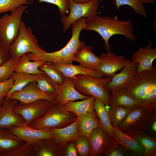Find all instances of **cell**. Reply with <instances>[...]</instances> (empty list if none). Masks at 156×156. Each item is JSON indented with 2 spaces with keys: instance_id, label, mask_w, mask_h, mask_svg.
Returning a JSON list of instances; mask_svg holds the SVG:
<instances>
[{
  "instance_id": "1",
  "label": "cell",
  "mask_w": 156,
  "mask_h": 156,
  "mask_svg": "<svg viewBox=\"0 0 156 156\" xmlns=\"http://www.w3.org/2000/svg\"><path fill=\"white\" fill-rule=\"evenodd\" d=\"M133 27L130 19L123 21L119 19L116 16L111 17L97 15L86 18L84 29L97 32L104 42L105 48L107 52H109L111 51V46L109 40L114 35H121L131 40H136Z\"/></svg>"
},
{
  "instance_id": "2",
  "label": "cell",
  "mask_w": 156,
  "mask_h": 156,
  "mask_svg": "<svg viewBox=\"0 0 156 156\" xmlns=\"http://www.w3.org/2000/svg\"><path fill=\"white\" fill-rule=\"evenodd\" d=\"M124 89L138 106L156 109V67L137 74Z\"/></svg>"
},
{
  "instance_id": "3",
  "label": "cell",
  "mask_w": 156,
  "mask_h": 156,
  "mask_svg": "<svg viewBox=\"0 0 156 156\" xmlns=\"http://www.w3.org/2000/svg\"><path fill=\"white\" fill-rule=\"evenodd\" d=\"M86 18H81L72 24L71 37L66 46L61 49L52 52H44L39 54H27L29 59L32 61L50 62L63 64H73L74 56L76 52L85 45L84 41H80L79 36L86 25Z\"/></svg>"
},
{
  "instance_id": "4",
  "label": "cell",
  "mask_w": 156,
  "mask_h": 156,
  "mask_svg": "<svg viewBox=\"0 0 156 156\" xmlns=\"http://www.w3.org/2000/svg\"><path fill=\"white\" fill-rule=\"evenodd\" d=\"M75 90L81 94L93 96L103 101L108 109L109 91L104 88L111 81L112 77L97 78L82 75L72 78Z\"/></svg>"
},
{
  "instance_id": "5",
  "label": "cell",
  "mask_w": 156,
  "mask_h": 156,
  "mask_svg": "<svg viewBox=\"0 0 156 156\" xmlns=\"http://www.w3.org/2000/svg\"><path fill=\"white\" fill-rule=\"evenodd\" d=\"M77 117L58 104H53L43 116L34 120L28 126L35 129L62 128L73 123Z\"/></svg>"
},
{
  "instance_id": "6",
  "label": "cell",
  "mask_w": 156,
  "mask_h": 156,
  "mask_svg": "<svg viewBox=\"0 0 156 156\" xmlns=\"http://www.w3.org/2000/svg\"><path fill=\"white\" fill-rule=\"evenodd\" d=\"M10 59L16 60L29 53L39 54L45 51L41 47L30 27H27L22 21L17 37L9 46Z\"/></svg>"
},
{
  "instance_id": "7",
  "label": "cell",
  "mask_w": 156,
  "mask_h": 156,
  "mask_svg": "<svg viewBox=\"0 0 156 156\" xmlns=\"http://www.w3.org/2000/svg\"><path fill=\"white\" fill-rule=\"evenodd\" d=\"M155 112L140 106L132 108L125 119L117 127L128 135L146 132L149 130Z\"/></svg>"
},
{
  "instance_id": "8",
  "label": "cell",
  "mask_w": 156,
  "mask_h": 156,
  "mask_svg": "<svg viewBox=\"0 0 156 156\" xmlns=\"http://www.w3.org/2000/svg\"><path fill=\"white\" fill-rule=\"evenodd\" d=\"M26 8L25 5H22L10 14H6L0 18V40L8 46L18 36Z\"/></svg>"
},
{
  "instance_id": "9",
  "label": "cell",
  "mask_w": 156,
  "mask_h": 156,
  "mask_svg": "<svg viewBox=\"0 0 156 156\" xmlns=\"http://www.w3.org/2000/svg\"><path fill=\"white\" fill-rule=\"evenodd\" d=\"M69 0L68 15L61 16V22L63 26L62 32H65L72 24L79 19L88 18L99 15L100 1L99 0H91L87 2L80 3Z\"/></svg>"
},
{
  "instance_id": "10",
  "label": "cell",
  "mask_w": 156,
  "mask_h": 156,
  "mask_svg": "<svg viewBox=\"0 0 156 156\" xmlns=\"http://www.w3.org/2000/svg\"><path fill=\"white\" fill-rule=\"evenodd\" d=\"M53 104L44 99H39L28 103L18 101L14 105L13 109L16 113L23 117L25 125L28 126L34 120L43 116Z\"/></svg>"
},
{
  "instance_id": "11",
  "label": "cell",
  "mask_w": 156,
  "mask_h": 156,
  "mask_svg": "<svg viewBox=\"0 0 156 156\" xmlns=\"http://www.w3.org/2000/svg\"><path fill=\"white\" fill-rule=\"evenodd\" d=\"M57 94L46 93L40 90L37 86L35 81L31 82L21 90L13 92L8 98L14 99L19 102L28 103L40 99H44L56 103Z\"/></svg>"
},
{
  "instance_id": "12",
  "label": "cell",
  "mask_w": 156,
  "mask_h": 156,
  "mask_svg": "<svg viewBox=\"0 0 156 156\" xmlns=\"http://www.w3.org/2000/svg\"><path fill=\"white\" fill-rule=\"evenodd\" d=\"M7 129L22 141L31 144L41 140L56 138L50 131V128L35 129L24 125L12 127Z\"/></svg>"
},
{
  "instance_id": "13",
  "label": "cell",
  "mask_w": 156,
  "mask_h": 156,
  "mask_svg": "<svg viewBox=\"0 0 156 156\" xmlns=\"http://www.w3.org/2000/svg\"><path fill=\"white\" fill-rule=\"evenodd\" d=\"M138 65L137 62L131 61L127 59L122 70L114 75L112 77L111 81L104 88L109 91H116L124 88L137 75Z\"/></svg>"
},
{
  "instance_id": "14",
  "label": "cell",
  "mask_w": 156,
  "mask_h": 156,
  "mask_svg": "<svg viewBox=\"0 0 156 156\" xmlns=\"http://www.w3.org/2000/svg\"><path fill=\"white\" fill-rule=\"evenodd\" d=\"M18 101L16 100L8 98L6 96L4 98L0 113V128L7 129L25 125L23 117L16 113L13 109Z\"/></svg>"
},
{
  "instance_id": "15",
  "label": "cell",
  "mask_w": 156,
  "mask_h": 156,
  "mask_svg": "<svg viewBox=\"0 0 156 156\" xmlns=\"http://www.w3.org/2000/svg\"><path fill=\"white\" fill-rule=\"evenodd\" d=\"M101 62L99 64L96 71L104 75L107 77H112L116 72L121 69L125 66L127 59L125 56H117L110 51L101 54Z\"/></svg>"
},
{
  "instance_id": "16",
  "label": "cell",
  "mask_w": 156,
  "mask_h": 156,
  "mask_svg": "<svg viewBox=\"0 0 156 156\" xmlns=\"http://www.w3.org/2000/svg\"><path fill=\"white\" fill-rule=\"evenodd\" d=\"M75 83L72 78L66 77L64 82L60 85L57 84L56 103L62 107L69 102L78 99L84 100L90 96L83 95L74 88Z\"/></svg>"
},
{
  "instance_id": "17",
  "label": "cell",
  "mask_w": 156,
  "mask_h": 156,
  "mask_svg": "<svg viewBox=\"0 0 156 156\" xmlns=\"http://www.w3.org/2000/svg\"><path fill=\"white\" fill-rule=\"evenodd\" d=\"M153 41H150L144 48L139 47L138 50L131 56V61L138 63L137 74L146 70L152 69L153 61L156 58V48H152Z\"/></svg>"
},
{
  "instance_id": "18",
  "label": "cell",
  "mask_w": 156,
  "mask_h": 156,
  "mask_svg": "<svg viewBox=\"0 0 156 156\" xmlns=\"http://www.w3.org/2000/svg\"><path fill=\"white\" fill-rule=\"evenodd\" d=\"M110 139L101 126L93 130L88 138L90 146L89 156L104 155L110 145Z\"/></svg>"
},
{
  "instance_id": "19",
  "label": "cell",
  "mask_w": 156,
  "mask_h": 156,
  "mask_svg": "<svg viewBox=\"0 0 156 156\" xmlns=\"http://www.w3.org/2000/svg\"><path fill=\"white\" fill-rule=\"evenodd\" d=\"M79 118L70 125L62 128H50L51 131L55 137V141L62 148L66 144L79 138L78 129Z\"/></svg>"
},
{
  "instance_id": "20",
  "label": "cell",
  "mask_w": 156,
  "mask_h": 156,
  "mask_svg": "<svg viewBox=\"0 0 156 156\" xmlns=\"http://www.w3.org/2000/svg\"><path fill=\"white\" fill-rule=\"evenodd\" d=\"M93 49L91 46H84L75 53L74 61L79 62L85 68L96 71L101 59L93 53Z\"/></svg>"
},
{
  "instance_id": "21",
  "label": "cell",
  "mask_w": 156,
  "mask_h": 156,
  "mask_svg": "<svg viewBox=\"0 0 156 156\" xmlns=\"http://www.w3.org/2000/svg\"><path fill=\"white\" fill-rule=\"evenodd\" d=\"M113 138L129 153L143 156L144 150L140 144L128 134L121 131L117 127H113Z\"/></svg>"
},
{
  "instance_id": "22",
  "label": "cell",
  "mask_w": 156,
  "mask_h": 156,
  "mask_svg": "<svg viewBox=\"0 0 156 156\" xmlns=\"http://www.w3.org/2000/svg\"><path fill=\"white\" fill-rule=\"evenodd\" d=\"M32 145L34 156H57L63 155L62 148L54 139L41 140Z\"/></svg>"
},
{
  "instance_id": "23",
  "label": "cell",
  "mask_w": 156,
  "mask_h": 156,
  "mask_svg": "<svg viewBox=\"0 0 156 156\" xmlns=\"http://www.w3.org/2000/svg\"><path fill=\"white\" fill-rule=\"evenodd\" d=\"M25 142L8 129L0 128V156H5Z\"/></svg>"
},
{
  "instance_id": "24",
  "label": "cell",
  "mask_w": 156,
  "mask_h": 156,
  "mask_svg": "<svg viewBox=\"0 0 156 156\" xmlns=\"http://www.w3.org/2000/svg\"><path fill=\"white\" fill-rule=\"evenodd\" d=\"M54 64L56 68L61 72L66 77L72 78L79 75H88L97 78L105 77L102 74L87 69L80 65H75L73 64H63L55 63Z\"/></svg>"
},
{
  "instance_id": "25",
  "label": "cell",
  "mask_w": 156,
  "mask_h": 156,
  "mask_svg": "<svg viewBox=\"0 0 156 156\" xmlns=\"http://www.w3.org/2000/svg\"><path fill=\"white\" fill-rule=\"evenodd\" d=\"M95 98L94 96H91L81 101L69 102L62 107L80 117L88 113L96 112L93 106V103Z\"/></svg>"
},
{
  "instance_id": "26",
  "label": "cell",
  "mask_w": 156,
  "mask_h": 156,
  "mask_svg": "<svg viewBox=\"0 0 156 156\" xmlns=\"http://www.w3.org/2000/svg\"><path fill=\"white\" fill-rule=\"evenodd\" d=\"M109 91V107L119 106L132 109L138 106L136 102L127 94L124 88Z\"/></svg>"
},
{
  "instance_id": "27",
  "label": "cell",
  "mask_w": 156,
  "mask_h": 156,
  "mask_svg": "<svg viewBox=\"0 0 156 156\" xmlns=\"http://www.w3.org/2000/svg\"><path fill=\"white\" fill-rule=\"evenodd\" d=\"M93 106L101 127L110 137L113 138V127L111 124L108 109L105 103L101 100L95 98Z\"/></svg>"
},
{
  "instance_id": "28",
  "label": "cell",
  "mask_w": 156,
  "mask_h": 156,
  "mask_svg": "<svg viewBox=\"0 0 156 156\" xmlns=\"http://www.w3.org/2000/svg\"><path fill=\"white\" fill-rule=\"evenodd\" d=\"M79 118V133L88 138L93 130L101 126L96 112L88 113Z\"/></svg>"
},
{
  "instance_id": "29",
  "label": "cell",
  "mask_w": 156,
  "mask_h": 156,
  "mask_svg": "<svg viewBox=\"0 0 156 156\" xmlns=\"http://www.w3.org/2000/svg\"><path fill=\"white\" fill-rule=\"evenodd\" d=\"M44 63L40 61L30 60L27 54L23 55L14 69V72L23 73L36 75L43 72L40 70L39 68Z\"/></svg>"
},
{
  "instance_id": "30",
  "label": "cell",
  "mask_w": 156,
  "mask_h": 156,
  "mask_svg": "<svg viewBox=\"0 0 156 156\" xmlns=\"http://www.w3.org/2000/svg\"><path fill=\"white\" fill-rule=\"evenodd\" d=\"M137 141L144 148L143 156H156V139L146 132L128 135Z\"/></svg>"
},
{
  "instance_id": "31",
  "label": "cell",
  "mask_w": 156,
  "mask_h": 156,
  "mask_svg": "<svg viewBox=\"0 0 156 156\" xmlns=\"http://www.w3.org/2000/svg\"><path fill=\"white\" fill-rule=\"evenodd\" d=\"M35 75L13 72L11 77L13 80L14 84L6 97H8L13 92L21 90L30 82L35 81Z\"/></svg>"
},
{
  "instance_id": "32",
  "label": "cell",
  "mask_w": 156,
  "mask_h": 156,
  "mask_svg": "<svg viewBox=\"0 0 156 156\" xmlns=\"http://www.w3.org/2000/svg\"><path fill=\"white\" fill-rule=\"evenodd\" d=\"M131 109L119 106L109 107L108 111L112 126L118 127L125 119Z\"/></svg>"
},
{
  "instance_id": "33",
  "label": "cell",
  "mask_w": 156,
  "mask_h": 156,
  "mask_svg": "<svg viewBox=\"0 0 156 156\" xmlns=\"http://www.w3.org/2000/svg\"><path fill=\"white\" fill-rule=\"evenodd\" d=\"M35 81L37 87L42 91L47 94H56V85L44 72L35 75Z\"/></svg>"
},
{
  "instance_id": "34",
  "label": "cell",
  "mask_w": 156,
  "mask_h": 156,
  "mask_svg": "<svg viewBox=\"0 0 156 156\" xmlns=\"http://www.w3.org/2000/svg\"><path fill=\"white\" fill-rule=\"evenodd\" d=\"M39 70L43 72L56 84L60 85L65 81L66 77L55 67L54 63L45 62L39 68Z\"/></svg>"
},
{
  "instance_id": "35",
  "label": "cell",
  "mask_w": 156,
  "mask_h": 156,
  "mask_svg": "<svg viewBox=\"0 0 156 156\" xmlns=\"http://www.w3.org/2000/svg\"><path fill=\"white\" fill-rule=\"evenodd\" d=\"M114 3L115 8L118 10L121 6L127 5L131 7L136 13L145 18L147 17L146 11L143 4L139 0H115Z\"/></svg>"
},
{
  "instance_id": "36",
  "label": "cell",
  "mask_w": 156,
  "mask_h": 156,
  "mask_svg": "<svg viewBox=\"0 0 156 156\" xmlns=\"http://www.w3.org/2000/svg\"><path fill=\"white\" fill-rule=\"evenodd\" d=\"M20 58L16 60L10 59L5 63L0 66V83L5 81L11 78Z\"/></svg>"
},
{
  "instance_id": "37",
  "label": "cell",
  "mask_w": 156,
  "mask_h": 156,
  "mask_svg": "<svg viewBox=\"0 0 156 156\" xmlns=\"http://www.w3.org/2000/svg\"><path fill=\"white\" fill-rule=\"evenodd\" d=\"M30 0H0V14L13 12L20 6L29 3Z\"/></svg>"
},
{
  "instance_id": "38",
  "label": "cell",
  "mask_w": 156,
  "mask_h": 156,
  "mask_svg": "<svg viewBox=\"0 0 156 156\" xmlns=\"http://www.w3.org/2000/svg\"><path fill=\"white\" fill-rule=\"evenodd\" d=\"M74 141L78 154L81 156H89L90 151V146L88 138L79 133V138Z\"/></svg>"
},
{
  "instance_id": "39",
  "label": "cell",
  "mask_w": 156,
  "mask_h": 156,
  "mask_svg": "<svg viewBox=\"0 0 156 156\" xmlns=\"http://www.w3.org/2000/svg\"><path fill=\"white\" fill-rule=\"evenodd\" d=\"M128 151L115 139L111 137L110 145L105 153L106 156H125L128 155Z\"/></svg>"
},
{
  "instance_id": "40",
  "label": "cell",
  "mask_w": 156,
  "mask_h": 156,
  "mask_svg": "<svg viewBox=\"0 0 156 156\" xmlns=\"http://www.w3.org/2000/svg\"><path fill=\"white\" fill-rule=\"evenodd\" d=\"M5 156H34L32 144L25 142L20 147L11 151Z\"/></svg>"
},
{
  "instance_id": "41",
  "label": "cell",
  "mask_w": 156,
  "mask_h": 156,
  "mask_svg": "<svg viewBox=\"0 0 156 156\" xmlns=\"http://www.w3.org/2000/svg\"><path fill=\"white\" fill-rule=\"evenodd\" d=\"M40 3L45 2L55 5L57 6L61 16H64L68 12L69 0H38Z\"/></svg>"
},
{
  "instance_id": "42",
  "label": "cell",
  "mask_w": 156,
  "mask_h": 156,
  "mask_svg": "<svg viewBox=\"0 0 156 156\" xmlns=\"http://www.w3.org/2000/svg\"><path fill=\"white\" fill-rule=\"evenodd\" d=\"M13 84V80L11 77L5 81L0 83V106L2 105L8 92Z\"/></svg>"
},
{
  "instance_id": "43",
  "label": "cell",
  "mask_w": 156,
  "mask_h": 156,
  "mask_svg": "<svg viewBox=\"0 0 156 156\" xmlns=\"http://www.w3.org/2000/svg\"><path fill=\"white\" fill-rule=\"evenodd\" d=\"M10 58L9 46L0 40V66L7 62Z\"/></svg>"
},
{
  "instance_id": "44",
  "label": "cell",
  "mask_w": 156,
  "mask_h": 156,
  "mask_svg": "<svg viewBox=\"0 0 156 156\" xmlns=\"http://www.w3.org/2000/svg\"><path fill=\"white\" fill-rule=\"evenodd\" d=\"M67 156H77L78 155L74 144L71 142L67 147L65 153Z\"/></svg>"
},
{
  "instance_id": "45",
  "label": "cell",
  "mask_w": 156,
  "mask_h": 156,
  "mask_svg": "<svg viewBox=\"0 0 156 156\" xmlns=\"http://www.w3.org/2000/svg\"><path fill=\"white\" fill-rule=\"evenodd\" d=\"M142 4L145 3L155 4L154 0H139Z\"/></svg>"
},
{
  "instance_id": "46",
  "label": "cell",
  "mask_w": 156,
  "mask_h": 156,
  "mask_svg": "<svg viewBox=\"0 0 156 156\" xmlns=\"http://www.w3.org/2000/svg\"><path fill=\"white\" fill-rule=\"evenodd\" d=\"M73 1L80 3H85L87 2L90 1L91 0H72Z\"/></svg>"
},
{
  "instance_id": "47",
  "label": "cell",
  "mask_w": 156,
  "mask_h": 156,
  "mask_svg": "<svg viewBox=\"0 0 156 156\" xmlns=\"http://www.w3.org/2000/svg\"><path fill=\"white\" fill-rule=\"evenodd\" d=\"M1 105L0 106V113L1 112Z\"/></svg>"
},
{
  "instance_id": "48",
  "label": "cell",
  "mask_w": 156,
  "mask_h": 156,
  "mask_svg": "<svg viewBox=\"0 0 156 156\" xmlns=\"http://www.w3.org/2000/svg\"><path fill=\"white\" fill-rule=\"evenodd\" d=\"M100 1V2H101L102 1V0H99Z\"/></svg>"
}]
</instances>
